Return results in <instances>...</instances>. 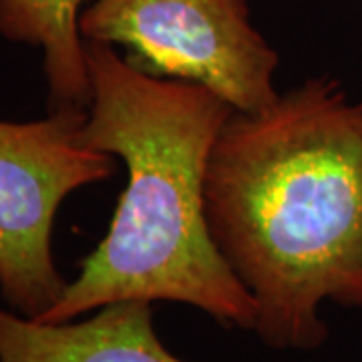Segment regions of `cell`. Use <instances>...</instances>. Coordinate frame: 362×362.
Instances as JSON below:
<instances>
[{
  "instance_id": "6",
  "label": "cell",
  "mask_w": 362,
  "mask_h": 362,
  "mask_svg": "<svg viewBox=\"0 0 362 362\" xmlns=\"http://www.w3.org/2000/svg\"><path fill=\"white\" fill-rule=\"evenodd\" d=\"M93 0H0V37L39 47L49 111L89 107L90 78L78 21Z\"/></svg>"
},
{
  "instance_id": "2",
  "label": "cell",
  "mask_w": 362,
  "mask_h": 362,
  "mask_svg": "<svg viewBox=\"0 0 362 362\" xmlns=\"http://www.w3.org/2000/svg\"><path fill=\"white\" fill-rule=\"evenodd\" d=\"M89 149L119 157L127 185L109 232L39 322H69L113 302H180L226 328L254 330L256 302L216 247L206 220L211 147L233 115L211 89L156 77L85 39Z\"/></svg>"
},
{
  "instance_id": "4",
  "label": "cell",
  "mask_w": 362,
  "mask_h": 362,
  "mask_svg": "<svg viewBox=\"0 0 362 362\" xmlns=\"http://www.w3.org/2000/svg\"><path fill=\"white\" fill-rule=\"evenodd\" d=\"M83 39L121 45L141 71L211 89L240 113L278 99V52L250 21L247 0H93Z\"/></svg>"
},
{
  "instance_id": "5",
  "label": "cell",
  "mask_w": 362,
  "mask_h": 362,
  "mask_svg": "<svg viewBox=\"0 0 362 362\" xmlns=\"http://www.w3.org/2000/svg\"><path fill=\"white\" fill-rule=\"evenodd\" d=\"M0 362L189 361L157 337L151 302L123 300L69 322H39L0 306Z\"/></svg>"
},
{
  "instance_id": "3",
  "label": "cell",
  "mask_w": 362,
  "mask_h": 362,
  "mask_svg": "<svg viewBox=\"0 0 362 362\" xmlns=\"http://www.w3.org/2000/svg\"><path fill=\"white\" fill-rule=\"evenodd\" d=\"M85 119V107L54 109L35 121L0 119V298L33 320L51 310L66 286L52 254L59 207L115 171L113 156L81 141Z\"/></svg>"
},
{
  "instance_id": "1",
  "label": "cell",
  "mask_w": 362,
  "mask_h": 362,
  "mask_svg": "<svg viewBox=\"0 0 362 362\" xmlns=\"http://www.w3.org/2000/svg\"><path fill=\"white\" fill-rule=\"evenodd\" d=\"M206 220L256 302V337L320 349L324 302L362 308V99L322 75L233 111L207 161Z\"/></svg>"
}]
</instances>
